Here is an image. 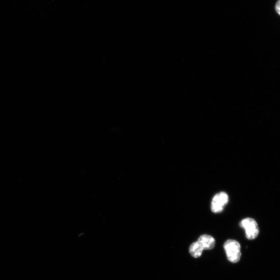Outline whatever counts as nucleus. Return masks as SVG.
<instances>
[{"mask_svg": "<svg viewBox=\"0 0 280 280\" xmlns=\"http://www.w3.org/2000/svg\"><path fill=\"white\" fill-rule=\"evenodd\" d=\"M240 227L245 230L249 240H254L258 236L259 229L256 221L252 218H246L240 223Z\"/></svg>", "mask_w": 280, "mask_h": 280, "instance_id": "obj_2", "label": "nucleus"}, {"mask_svg": "<svg viewBox=\"0 0 280 280\" xmlns=\"http://www.w3.org/2000/svg\"><path fill=\"white\" fill-rule=\"evenodd\" d=\"M224 249L229 260L232 263H237L241 256V246L238 242L229 240L224 244Z\"/></svg>", "mask_w": 280, "mask_h": 280, "instance_id": "obj_1", "label": "nucleus"}, {"mask_svg": "<svg viewBox=\"0 0 280 280\" xmlns=\"http://www.w3.org/2000/svg\"><path fill=\"white\" fill-rule=\"evenodd\" d=\"M204 250L203 247L198 241L194 242L189 250L191 255L194 258L201 257Z\"/></svg>", "mask_w": 280, "mask_h": 280, "instance_id": "obj_5", "label": "nucleus"}, {"mask_svg": "<svg viewBox=\"0 0 280 280\" xmlns=\"http://www.w3.org/2000/svg\"><path fill=\"white\" fill-rule=\"evenodd\" d=\"M275 8L277 13L280 15V0H279L276 3Z\"/></svg>", "mask_w": 280, "mask_h": 280, "instance_id": "obj_6", "label": "nucleus"}, {"mask_svg": "<svg viewBox=\"0 0 280 280\" xmlns=\"http://www.w3.org/2000/svg\"><path fill=\"white\" fill-rule=\"evenodd\" d=\"M229 202V197L227 193L220 192L216 194L213 198L211 209L212 212L219 213L224 209L225 205H227Z\"/></svg>", "mask_w": 280, "mask_h": 280, "instance_id": "obj_3", "label": "nucleus"}, {"mask_svg": "<svg viewBox=\"0 0 280 280\" xmlns=\"http://www.w3.org/2000/svg\"><path fill=\"white\" fill-rule=\"evenodd\" d=\"M198 241L200 243L204 250H210L215 247V239L212 236L207 235V234H203V235L199 238Z\"/></svg>", "mask_w": 280, "mask_h": 280, "instance_id": "obj_4", "label": "nucleus"}]
</instances>
